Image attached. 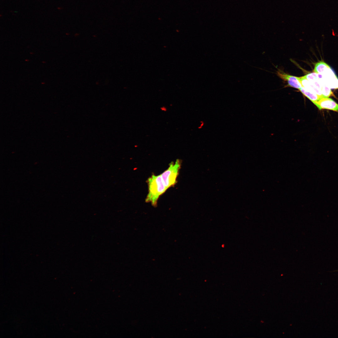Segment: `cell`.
Here are the masks:
<instances>
[{"label": "cell", "instance_id": "3", "mask_svg": "<svg viewBox=\"0 0 338 338\" xmlns=\"http://www.w3.org/2000/svg\"><path fill=\"white\" fill-rule=\"evenodd\" d=\"M278 76L288 83V86L299 90L302 86L299 77L290 75L281 70L277 72Z\"/></svg>", "mask_w": 338, "mask_h": 338}, {"label": "cell", "instance_id": "6", "mask_svg": "<svg viewBox=\"0 0 338 338\" xmlns=\"http://www.w3.org/2000/svg\"><path fill=\"white\" fill-rule=\"evenodd\" d=\"M330 67L325 62L320 61L315 64L314 71L317 74H322Z\"/></svg>", "mask_w": 338, "mask_h": 338}, {"label": "cell", "instance_id": "2", "mask_svg": "<svg viewBox=\"0 0 338 338\" xmlns=\"http://www.w3.org/2000/svg\"><path fill=\"white\" fill-rule=\"evenodd\" d=\"M181 165V161L177 159L175 162L170 163L168 168L161 174L163 181L167 189L174 186Z\"/></svg>", "mask_w": 338, "mask_h": 338}, {"label": "cell", "instance_id": "5", "mask_svg": "<svg viewBox=\"0 0 338 338\" xmlns=\"http://www.w3.org/2000/svg\"><path fill=\"white\" fill-rule=\"evenodd\" d=\"M299 90L304 95L308 98L313 103L318 101L322 98L324 97L308 90L303 86Z\"/></svg>", "mask_w": 338, "mask_h": 338}, {"label": "cell", "instance_id": "4", "mask_svg": "<svg viewBox=\"0 0 338 338\" xmlns=\"http://www.w3.org/2000/svg\"><path fill=\"white\" fill-rule=\"evenodd\" d=\"M313 103L320 110L326 109L338 111V104L333 100L328 97H323L318 101Z\"/></svg>", "mask_w": 338, "mask_h": 338}, {"label": "cell", "instance_id": "1", "mask_svg": "<svg viewBox=\"0 0 338 338\" xmlns=\"http://www.w3.org/2000/svg\"><path fill=\"white\" fill-rule=\"evenodd\" d=\"M148 193L146 199V202H150L152 206L157 205L160 196L167 189L165 186L161 175H152L147 180Z\"/></svg>", "mask_w": 338, "mask_h": 338}, {"label": "cell", "instance_id": "7", "mask_svg": "<svg viewBox=\"0 0 338 338\" xmlns=\"http://www.w3.org/2000/svg\"><path fill=\"white\" fill-rule=\"evenodd\" d=\"M322 81V88L321 92L322 95L324 97H328L333 94L330 88L326 85Z\"/></svg>", "mask_w": 338, "mask_h": 338}]
</instances>
